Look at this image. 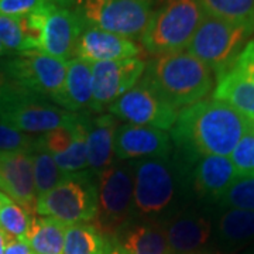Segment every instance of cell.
<instances>
[{
  "mask_svg": "<svg viewBox=\"0 0 254 254\" xmlns=\"http://www.w3.org/2000/svg\"><path fill=\"white\" fill-rule=\"evenodd\" d=\"M250 126L249 119L225 102L200 100L178 113L171 137L193 154L227 157Z\"/></svg>",
  "mask_w": 254,
  "mask_h": 254,
  "instance_id": "6da1fadb",
  "label": "cell"
},
{
  "mask_svg": "<svg viewBox=\"0 0 254 254\" xmlns=\"http://www.w3.org/2000/svg\"><path fill=\"white\" fill-rule=\"evenodd\" d=\"M141 81L177 110L203 100L213 89L212 71L198 58L184 51L153 60L145 68Z\"/></svg>",
  "mask_w": 254,
  "mask_h": 254,
  "instance_id": "7a4b0ae2",
  "label": "cell"
},
{
  "mask_svg": "<svg viewBox=\"0 0 254 254\" xmlns=\"http://www.w3.org/2000/svg\"><path fill=\"white\" fill-rule=\"evenodd\" d=\"M203 14L198 0H165L153 13L141 36L143 46L158 57L181 53L190 43Z\"/></svg>",
  "mask_w": 254,
  "mask_h": 254,
  "instance_id": "3957f363",
  "label": "cell"
},
{
  "mask_svg": "<svg viewBox=\"0 0 254 254\" xmlns=\"http://www.w3.org/2000/svg\"><path fill=\"white\" fill-rule=\"evenodd\" d=\"M98 200L93 226L103 236H115L133 210L134 163L112 164L98 175Z\"/></svg>",
  "mask_w": 254,
  "mask_h": 254,
  "instance_id": "277c9868",
  "label": "cell"
},
{
  "mask_svg": "<svg viewBox=\"0 0 254 254\" xmlns=\"http://www.w3.org/2000/svg\"><path fill=\"white\" fill-rule=\"evenodd\" d=\"M252 34L246 27L203 14L187 50L219 76L243 51Z\"/></svg>",
  "mask_w": 254,
  "mask_h": 254,
  "instance_id": "5b68a950",
  "label": "cell"
},
{
  "mask_svg": "<svg viewBox=\"0 0 254 254\" xmlns=\"http://www.w3.org/2000/svg\"><path fill=\"white\" fill-rule=\"evenodd\" d=\"M177 171L167 157L134 161L133 209L140 218L155 222L177 198Z\"/></svg>",
  "mask_w": 254,
  "mask_h": 254,
  "instance_id": "8992f818",
  "label": "cell"
},
{
  "mask_svg": "<svg viewBox=\"0 0 254 254\" xmlns=\"http://www.w3.org/2000/svg\"><path fill=\"white\" fill-rule=\"evenodd\" d=\"M96 200L98 187L88 173L75 174L37 199L36 215L53 218L66 226L88 223L96 215Z\"/></svg>",
  "mask_w": 254,
  "mask_h": 254,
  "instance_id": "52a82bcc",
  "label": "cell"
},
{
  "mask_svg": "<svg viewBox=\"0 0 254 254\" xmlns=\"http://www.w3.org/2000/svg\"><path fill=\"white\" fill-rule=\"evenodd\" d=\"M153 0H83L81 17L91 27L141 38L153 17Z\"/></svg>",
  "mask_w": 254,
  "mask_h": 254,
  "instance_id": "ba28073f",
  "label": "cell"
},
{
  "mask_svg": "<svg viewBox=\"0 0 254 254\" xmlns=\"http://www.w3.org/2000/svg\"><path fill=\"white\" fill-rule=\"evenodd\" d=\"M68 63L41 51L20 53L7 60L11 82L31 96H48L57 103L64 89Z\"/></svg>",
  "mask_w": 254,
  "mask_h": 254,
  "instance_id": "9c48e42d",
  "label": "cell"
},
{
  "mask_svg": "<svg viewBox=\"0 0 254 254\" xmlns=\"http://www.w3.org/2000/svg\"><path fill=\"white\" fill-rule=\"evenodd\" d=\"M109 110L115 118L126 120L130 125L154 127L164 131L173 128L180 113L143 81L113 102Z\"/></svg>",
  "mask_w": 254,
  "mask_h": 254,
  "instance_id": "30bf717a",
  "label": "cell"
},
{
  "mask_svg": "<svg viewBox=\"0 0 254 254\" xmlns=\"http://www.w3.org/2000/svg\"><path fill=\"white\" fill-rule=\"evenodd\" d=\"M213 99L225 102L250 122L254 120V40H250L233 64L216 76Z\"/></svg>",
  "mask_w": 254,
  "mask_h": 254,
  "instance_id": "8fae6325",
  "label": "cell"
},
{
  "mask_svg": "<svg viewBox=\"0 0 254 254\" xmlns=\"http://www.w3.org/2000/svg\"><path fill=\"white\" fill-rule=\"evenodd\" d=\"M144 72V61L138 58L92 64L93 96L91 109L103 112L110 108L113 102L136 86Z\"/></svg>",
  "mask_w": 254,
  "mask_h": 254,
  "instance_id": "7c38bea8",
  "label": "cell"
},
{
  "mask_svg": "<svg viewBox=\"0 0 254 254\" xmlns=\"http://www.w3.org/2000/svg\"><path fill=\"white\" fill-rule=\"evenodd\" d=\"M83 31L81 14L50 3L43 9V26L38 51L69 63Z\"/></svg>",
  "mask_w": 254,
  "mask_h": 254,
  "instance_id": "4fadbf2b",
  "label": "cell"
},
{
  "mask_svg": "<svg viewBox=\"0 0 254 254\" xmlns=\"http://www.w3.org/2000/svg\"><path fill=\"white\" fill-rule=\"evenodd\" d=\"M78 116L79 113L40 103L36 96L26 95L10 106L1 120L23 133L43 136L55 128L71 126Z\"/></svg>",
  "mask_w": 254,
  "mask_h": 254,
  "instance_id": "5bb4252c",
  "label": "cell"
},
{
  "mask_svg": "<svg viewBox=\"0 0 254 254\" xmlns=\"http://www.w3.org/2000/svg\"><path fill=\"white\" fill-rule=\"evenodd\" d=\"M171 153V136L160 128L126 123L115 134V157L119 161L163 158Z\"/></svg>",
  "mask_w": 254,
  "mask_h": 254,
  "instance_id": "9a60e30c",
  "label": "cell"
},
{
  "mask_svg": "<svg viewBox=\"0 0 254 254\" xmlns=\"http://www.w3.org/2000/svg\"><path fill=\"white\" fill-rule=\"evenodd\" d=\"M0 190L36 215L37 192L31 153H0Z\"/></svg>",
  "mask_w": 254,
  "mask_h": 254,
  "instance_id": "2e32d148",
  "label": "cell"
},
{
  "mask_svg": "<svg viewBox=\"0 0 254 254\" xmlns=\"http://www.w3.org/2000/svg\"><path fill=\"white\" fill-rule=\"evenodd\" d=\"M140 47L130 38L88 26L78 40L75 55L86 63H108L137 58Z\"/></svg>",
  "mask_w": 254,
  "mask_h": 254,
  "instance_id": "e0dca14e",
  "label": "cell"
},
{
  "mask_svg": "<svg viewBox=\"0 0 254 254\" xmlns=\"http://www.w3.org/2000/svg\"><path fill=\"white\" fill-rule=\"evenodd\" d=\"M171 254H198L208 245L212 223L198 212H182L164 226Z\"/></svg>",
  "mask_w": 254,
  "mask_h": 254,
  "instance_id": "ac0fdd59",
  "label": "cell"
},
{
  "mask_svg": "<svg viewBox=\"0 0 254 254\" xmlns=\"http://www.w3.org/2000/svg\"><path fill=\"white\" fill-rule=\"evenodd\" d=\"M236 167L229 157L205 155L193 170V185L200 196L220 200L239 180Z\"/></svg>",
  "mask_w": 254,
  "mask_h": 254,
  "instance_id": "d6986e66",
  "label": "cell"
},
{
  "mask_svg": "<svg viewBox=\"0 0 254 254\" xmlns=\"http://www.w3.org/2000/svg\"><path fill=\"white\" fill-rule=\"evenodd\" d=\"M118 127V120L113 115H100L89 123L86 136L88 164L89 170L98 175L112 165Z\"/></svg>",
  "mask_w": 254,
  "mask_h": 254,
  "instance_id": "ffe728a7",
  "label": "cell"
},
{
  "mask_svg": "<svg viewBox=\"0 0 254 254\" xmlns=\"http://www.w3.org/2000/svg\"><path fill=\"white\" fill-rule=\"evenodd\" d=\"M93 96V73L92 64L79 58H72L68 63L66 78L60 99L57 100L68 112H79L92 106Z\"/></svg>",
  "mask_w": 254,
  "mask_h": 254,
  "instance_id": "44dd1931",
  "label": "cell"
},
{
  "mask_svg": "<svg viewBox=\"0 0 254 254\" xmlns=\"http://www.w3.org/2000/svg\"><path fill=\"white\" fill-rule=\"evenodd\" d=\"M125 254H171L164 226L147 222L128 229L120 247Z\"/></svg>",
  "mask_w": 254,
  "mask_h": 254,
  "instance_id": "7402d4cb",
  "label": "cell"
},
{
  "mask_svg": "<svg viewBox=\"0 0 254 254\" xmlns=\"http://www.w3.org/2000/svg\"><path fill=\"white\" fill-rule=\"evenodd\" d=\"M66 227L55 219L36 215L26 240L34 254H64Z\"/></svg>",
  "mask_w": 254,
  "mask_h": 254,
  "instance_id": "603a6c76",
  "label": "cell"
},
{
  "mask_svg": "<svg viewBox=\"0 0 254 254\" xmlns=\"http://www.w3.org/2000/svg\"><path fill=\"white\" fill-rule=\"evenodd\" d=\"M218 237L226 247L243 246L254 239V210L229 208L218 222Z\"/></svg>",
  "mask_w": 254,
  "mask_h": 254,
  "instance_id": "cb8c5ba5",
  "label": "cell"
},
{
  "mask_svg": "<svg viewBox=\"0 0 254 254\" xmlns=\"http://www.w3.org/2000/svg\"><path fill=\"white\" fill-rule=\"evenodd\" d=\"M89 119L79 115V118L73 125L72 143L64 153L54 157L57 165L68 175L88 173L86 170H89L86 151V136L89 130Z\"/></svg>",
  "mask_w": 254,
  "mask_h": 254,
  "instance_id": "d4e9b609",
  "label": "cell"
},
{
  "mask_svg": "<svg viewBox=\"0 0 254 254\" xmlns=\"http://www.w3.org/2000/svg\"><path fill=\"white\" fill-rule=\"evenodd\" d=\"M198 3L205 14L254 33V0H198Z\"/></svg>",
  "mask_w": 254,
  "mask_h": 254,
  "instance_id": "484cf974",
  "label": "cell"
},
{
  "mask_svg": "<svg viewBox=\"0 0 254 254\" xmlns=\"http://www.w3.org/2000/svg\"><path fill=\"white\" fill-rule=\"evenodd\" d=\"M64 254H108L105 236L89 223L71 225L66 227Z\"/></svg>",
  "mask_w": 254,
  "mask_h": 254,
  "instance_id": "4316f807",
  "label": "cell"
},
{
  "mask_svg": "<svg viewBox=\"0 0 254 254\" xmlns=\"http://www.w3.org/2000/svg\"><path fill=\"white\" fill-rule=\"evenodd\" d=\"M33 154V165H34V182H36L37 199L47 192L54 190L63 181H65L69 175L65 174L57 165L54 157L48 153L41 144V136L40 143L37 148L31 153Z\"/></svg>",
  "mask_w": 254,
  "mask_h": 254,
  "instance_id": "83f0119b",
  "label": "cell"
},
{
  "mask_svg": "<svg viewBox=\"0 0 254 254\" xmlns=\"http://www.w3.org/2000/svg\"><path fill=\"white\" fill-rule=\"evenodd\" d=\"M34 216L36 215H31L23 206L10 199L0 210V229L10 237L26 240Z\"/></svg>",
  "mask_w": 254,
  "mask_h": 254,
  "instance_id": "f1b7e54d",
  "label": "cell"
},
{
  "mask_svg": "<svg viewBox=\"0 0 254 254\" xmlns=\"http://www.w3.org/2000/svg\"><path fill=\"white\" fill-rule=\"evenodd\" d=\"M40 143V136L23 133L0 120V153H33Z\"/></svg>",
  "mask_w": 254,
  "mask_h": 254,
  "instance_id": "f546056e",
  "label": "cell"
},
{
  "mask_svg": "<svg viewBox=\"0 0 254 254\" xmlns=\"http://www.w3.org/2000/svg\"><path fill=\"white\" fill-rule=\"evenodd\" d=\"M219 202L225 208L254 210V177L239 178Z\"/></svg>",
  "mask_w": 254,
  "mask_h": 254,
  "instance_id": "4dcf8cb0",
  "label": "cell"
},
{
  "mask_svg": "<svg viewBox=\"0 0 254 254\" xmlns=\"http://www.w3.org/2000/svg\"><path fill=\"white\" fill-rule=\"evenodd\" d=\"M232 163L236 167L240 178L254 177V127L253 125L240 138L232 153Z\"/></svg>",
  "mask_w": 254,
  "mask_h": 254,
  "instance_id": "1f68e13d",
  "label": "cell"
},
{
  "mask_svg": "<svg viewBox=\"0 0 254 254\" xmlns=\"http://www.w3.org/2000/svg\"><path fill=\"white\" fill-rule=\"evenodd\" d=\"M51 0H0V14L21 17L44 9Z\"/></svg>",
  "mask_w": 254,
  "mask_h": 254,
  "instance_id": "d6a6232c",
  "label": "cell"
},
{
  "mask_svg": "<svg viewBox=\"0 0 254 254\" xmlns=\"http://www.w3.org/2000/svg\"><path fill=\"white\" fill-rule=\"evenodd\" d=\"M28 93H26L24 91H21V89H18L17 86L16 88H13L11 91H0V120L1 118L6 115V112L9 110V108L20 98H23V96H26Z\"/></svg>",
  "mask_w": 254,
  "mask_h": 254,
  "instance_id": "836d02e7",
  "label": "cell"
},
{
  "mask_svg": "<svg viewBox=\"0 0 254 254\" xmlns=\"http://www.w3.org/2000/svg\"><path fill=\"white\" fill-rule=\"evenodd\" d=\"M4 254H34L26 240L10 237Z\"/></svg>",
  "mask_w": 254,
  "mask_h": 254,
  "instance_id": "e575fe53",
  "label": "cell"
},
{
  "mask_svg": "<svg viewBox=\"0 0 254 254\" xmlns=\"http://www.w3.org/2000/svg\"><path fill=\"white\" fill-rule=\"evenodd\" d=\"M13 88H16V85L10 79L7 60L0 57V91H11Z\"/></svg>",
  "mask_w": 254,
  "mask_h": 254,
  "instance_id": "d590c367",
  "label": "cell"
},
{
  "mask_svg": "<svg viewBox=\"0 0 254 254\" xmlns=\"http://www.w3.org/2000/svg\"><path fill=\"white\" fill-rule=\"evenodd\" d=\"M9 240H10L9 235H7L4 230H1V229H0V254H4Z\"/></svg>",
  "mask_w": 254,
  "mask_h": 254,
  "instance_id": "8d00e7d4",
  "label": "cell"
},
{
  "mask_svg": "<svg viewBox=\"0 0 254 254\" xmlns=\"http://www.w3.org/2000/svg\"><path fill=\"white\" fill-rule=\"evenodd\" d=\"M10 200V198L6 195V193H3L1 190H0V210H1V208L7 203Z\"/></svg>",
  "mask_w": 254,
  "mask_h": 254,
  "instance_id": "74e56055",
  "label": "cell"
},
{
  "mask_svg": "<svg viewBox=\"0 0 254 254\" xmlns=\"http://www.w3.org/2000/svg\"><path fill=\"white\" fill-rule=\"evenodd\" d=\"M4 55H9V51L4 48V46H3L1 41H0V57H4Z\"/></svg>",
  "mask_w": 254,
  "mask_h": 254,
  "instance_id": "f35d334b",
  "label": "cell"
},
{
  "mask_svg": "<svg viewBox=\"0 0 254 254\" xmlns=\"http://www.w3.org/2000/svg\"><path fill=\"white\" fill-rule=\"evenodd\" d=\"M108 254H125V252L120 249V247H116V249H113V250H110V253Z\"/></svg>",
  "mask_w": 254,
  "mask_h": 254,
  "instance_id": "ab89813d",
  "label": "cell"
},
{
  "mask_svg": "<svg viewBox=\"0 0 254 254\" xmlns=\"http://www.w3.org/2000/svg\"><path fill=\"white\" fill-rule=\"evenodd\" d=\"M54 4H58V6H61V4H65V3H68L69 0H51Z\"/></svg>",
  "mask_w": 254,
  "mask_h": 254,
  "instance_id": "60d3db41",
  "label": "cell"
},
{
  "mask_svg": "<svg viewBox=\"0 0 254 254\" xmlns=\"http://www.w3.org/2000/svg\"><path fill=\"white\" fill-rule=\"evenodd\" d=\"M247 254H254V250H253V252H250V253H247Z\"/></svg>",
  "mask_w": 254,
  "mask_h": 254,
  "instance_id": "b9f144b4",
  "label": "cell"
},
{
  "mask_svg": "<svg viewBox=\"0 0 254 254\" xmlns=\"http://www.w3.org/2000/svg\"><path fill=\"white\" fill-rule=\"evenodd\" d=\"M252 125H253V127H254V120H253V122H252Z\"/></svg>",
  "mask_w": 254,
  "mask_h": 254,
  "instance_id": "7bdbcfd3",
  "label": "cell"
}]
</instances>
